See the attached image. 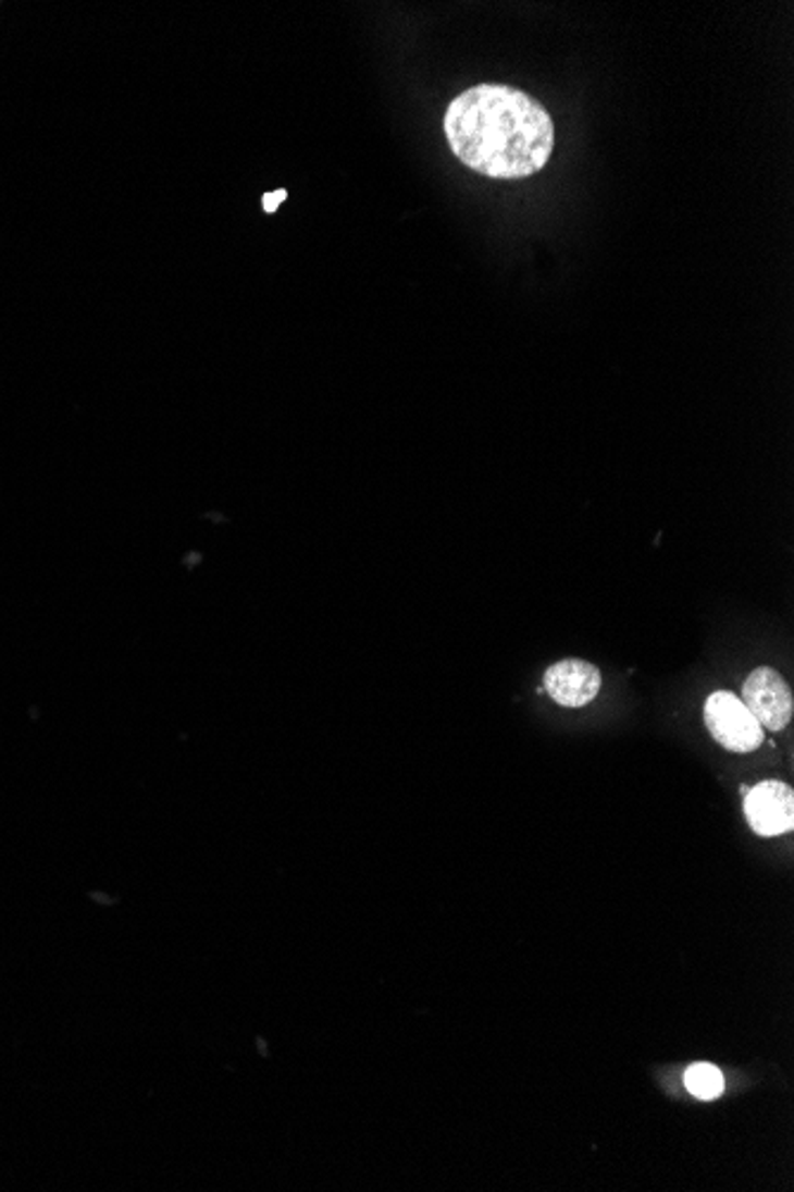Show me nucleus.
Returning a JSON list of instances; mask_svg holds the SVG:
<instances>
[{"mask_svg":"<svg viewBox=\"0 0 794 1192\" xmlns=\"http://www.w3.org/2000/svg\"><path fill=\"white\" fill-rule=\"evenodd\" d=\"M445 138L469 170L503 182L541 172L555 150V122L529 94L505 84H479L445 112Z\"/></svg>","mask_w":794,"mask_h":1192,"instance_id":"obj_1","label":"nucleus"},{"mask_svg":"<svg viewBox=\"0 0 794 1192\" xmlns=\"http://www.w3.org/2000/svg\"><path fill=\"white\" fill-rule=\"evenodd\" d=\"M704 722L714 740L730 752H752L764 746V726L747 704L728 690H716L704 702Z\"/></svg>","mask_w":794,"mask_h":1192,"instance_id":"obj_2","label":"nucleus"},{"mask_svg":"<svg viewBox=\"0 0 794 1192\" xmlns=\"http://www.w3.org/2000/svg\"><path fill=\"white\" fill-rule=\"evenodd\" d=\"M742 702L768 730H783L792 722L794 700L787 681L771 666L754 669L742 686Z\"/></svg>","mask_w":794,"mask_h":1192,"instance_id":"obj_3","label":"nucleus"},{"mask_svg":"<svg viewBox=\"0 0 794 1192\" xmlns=\"http://www.w3.org/2000/svg\"><path fill=\"white\" fill-rule=\"evenodd\" d=\"M745 816L764 838L783 836L794 826V792L780 781H764L745 795Z\"/></svg>","mask_w":794,"mask_h":1192,"instance_id":"obj_4","label":"nucleus"},{"mask_svg":"<svg viewBox=\"0 0 794 1192\" xmlns=\"http://www.w3.org/2000/svg\"><path fill=\"white\" fill-rule=\"evenodd\" d=\"M601 688V674L585 660H561L545 672V690L561 708H585Z\"/></svg>","mask_w":794,"mask_h":1192,"instance_id":"obj_5","label":"nucleus"},{"mask_svg":"<svg viewBox=\"0 0 794 1192\" xmlns=\"http://www.w3.org/2000/svg\"><path fill=\"white\" fill-rule=\"evenodd\" d=\"M685 1087L697 1099L709 1102L723 1095L725 1079L719 1067H714V1064H707V1061H699V1064H693V1067H687Z\"/></svg>","mask_w":794,"mask_h":1192,"instance_id":"obj_6","label":"nucleus"},{"mask_svg":"<svg viewBox=\"0 0 794 1192\" xmlns=\"http://www.w3.org/2000/svg\"><path fill=\"white\" fill-rule=\"evenodd\" d=\"M286 198H288V194H286L284 188L276 191V194H266V196H264V210H266V212H276L278 205L284 202Z\"/></svg>","mask_w":794,"mask_h":1192,"instance_id":"obj_7","label":"nucleus"}]
</instances>
